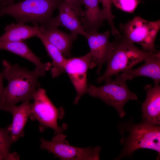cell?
Here are the masks:
<instances>
[{
    "label": "cell",
    "mask_w": 160,
    "mask_h": 160,
    "mask_svg": "<svg viewBox=\"0 0 160 160\" xmlns=\"http://www.w3.org/2000/svg\"><path fill=\"white\" fill-rule=\"evenodd\" d=\"M34 24L33 27L18 23L7 25L5 32L0 36V42L22 41L36 36L39 30L36 23Z\"/></svg>",
    "instance_id": "obj_18"
},
{
    "label": "cell",
    "mask_w": 160,
    "mask_h": 160,
    "mask_svg": "<svg viewBox=\"0 0 160 160\" xmlns=\"http://www.w3.org/2000/svg\"><path fill=\"white\" fill-rule=\"evenodd\" d=\"M132 120L131 119L118 124V129L122 136L120 143L123 148L115 159L131 156L135 151L142 148L155 150L158 154L157 159L159 158V125L151 124L143 120L135 124Z\"/></svg>",
    "instance_id": "obj_2"
},
{
    "label": "cell",
    "mask_w": 160,
    "mask_h": 160,
    "mask_svg": "<svg viewBox=\"0 0 160 160\" xmlns=\"http://www.w3.org/2000/svg\"><path fill=\"white\" fill-rule=\"evenodd\" d=\"M5 160L4 157L0 151V160Z\"/></svg>",
    "instance_id": "obj_26"
},
{
    "label": "cell",
    "mask_w": 160,
    "mask_h": 160,
    "mask_svg": "<svg viewBox=\"0 0 160 160\" xmlns=\"http://www.w3.org/2000/svg\"><path fill=\"white\" fill-rule=\"evenodd\" d=\"M103 5L102 9L105 20H106L111 28V32L112 34L116 37L120 36L119 31L115 28L113 21L115 17L111 12L112 0H99Z\"/></svg>",
    "instance_id": "obj_21"
},
{
    "label": "cell",
    "mask_w": 160,
    "mask_h": 160,
    "mask_svg": "<svg viewBox=\"0 0 160 160\" xmlns=\"http://www.w3.org/2000/svg\"><path fill=\"white\" fill-rule=\"evenodd\" d=\"M69 4L76 12L79 17H82L84 11L81 8L83 0H62Z\"/></svg>",
    "instance_id": "obj_23"
},
{
    "label": "cell",
    "mask_w": 160,
    "mask_h": 160,
    "mask_svg": "<svg viewBox=\"0 0 160 160\" xmlns=\"http://www.w3.org/2000/svg\"><path fill=\"white\" fill-rule=\"evenodd\" d=\"M16 0H0V7L5 6L14 4Z\"/></svg>",
    "instance_id": "obj_24"
},
{
    "label": "cell",
    "mask_w": 160,
    "mask_h": 160,
    "mask_svg": "<svg viewBox=\"0 0 160 160\" xmlns=\"http://www.w3.org/2000/svg\"><path fill=\"white\" fill-rule=\"evenodd\" d=\"M92 61L90 52L81 57L66 59L65 72L68 74L77 92L74 101L75 104H77L81 97L87 93V72L90 68Z\"/></svg>",
    "instance_id": "obj_9"
},
{
    "label": "cell",
    "mask_w": 160,
    "mask_h": 160,
    "mask_svg": "<svg viewBox=\"0 0 160 160\" xmlns=\"http://www.w3.org/2000/svg\"><path fill=\"white\" fill-rule=\"evenodd\" d=\"M145 63L135 69L132 68L116 75V79L126 81L138 76H146L153 80L154 84L160 81V56L145 60Z\"/></svg>",
    "instance_id": "obj_14"
},
{
    "label": "cell",
    "mask_w": 160,
    "mask_h": 160,
    "mask_svg": "<svg viewBox=\"0 0 160 160\" xmlns=\"http://www.w3.org/2000/svg\"><path fill=\"white\" fill-rule=\"evenodd\" d=\"M29 117L33 121L39 123V128L41 132L49 127L55 132V134L62 133L67 128L66 124L61 127L58 124V119L63 118L64 110L62 107L56 108L46 95L45 90L39 87L34 95Z\"/></svg>",
    "instance_id": "obj_5"
},
{
    "label": "cell",
    "mask_w": 160,
    "mask_h": 160,
    "mask_svg": "<svg viewBox=\"0 0 160 160\" xmlns=\"http://www.w3.org/2000/svg\"><path fill=\"white\" fill-rule=\"evenodd\" d=\"M105 81V84L100 87L89 85L87 93L114 107L120 118H122L126 114L124 108L125 104L131 100L137 101V97L129 89L126 81L116 78L113 80L110 79Z\"/></svg>",
    "instance_id": "obj_6"
},
{
    "label": "cell",
    "mask_w": 160,
    "mask_h": 160,
    "mask_svg": "<svg viewBox=\"0 0 160 160\" xmlns=\"http://www.w3.org/2000/svg\"><path fill=\"white\" fill-rule=\"evenodd\" d=\"M2 62V71L8 84L0 97V109L10 112L17 103L33 99L39 87L38 79L42 76L36 69L30 71L17 64L12 65L6 60Z\"/></svg>",
    "instance_id": "obj_1"
},
{
    "label": "cell",
    "mask_w": 160,
    "mask_h": 160,
    "mask_svg": "<svg viewBox=\"0 0 160 160\" xmlns=\"http://www.w3.org/2000/svg\"><path fill=\"white\" fill-rule=\"evenodd\" d=\"M99 0H83L85 10L81 18L86 33L97 30L105 20L102 10L99 7Z\"/></svg>",
    "instance_id": "obj_17"
},
{
    "label": "cell",
    "mask_w": 160,
    "mask_h": 160,
    "mask_svg": "<svg viewBox=\"0 0 160 160\" xmlns=\"http://www.w3.org/2000/svg\"><path fill=\"white\" fill-rule=\"evenodd\" d=\"M112 43V48L107 61L106 69L102 76L97 78L98 83L111 79L120 72L131 69L147 59L160 56V51L153 54L140 49L134 43L121 35Z\"/></svg>",
    "instance_id": "obj_3"
},
{
    "label": "cell",
    "mask_w": 160,
    "mask_h": 160,
    "mask_svg": "<svg viewBox=\"0 0 160 160\" xmlns=\"http://www.w3.org/2000/svg\"><path fill=\"white\" fill-rule=\"evenodd\" d=\"M42 41L52 60L51 73L53 78H57L65 73L66 58L61 52L50 43L39 31L36 36Z\"/></svg>",
    "instance_id": "obj_19"
},
{
    "label": "cell",
    "mask_w": 160,
    "mask_h": 160,
    "mask_svg": "<svg viewBox=\"0 0 160 160\" xmlns=\"http://www.w3.org/2000/svg\"><path fill=\"white\" fill-rule=\"evenodd\" d=\"M4 79L2 72L1 71L0 72V97L4 88L3 84Z\"/></svg>",
    "instance_id": "obj_25"
},
{
    "label": "cell",
    "mask_w": 160,
    "mask_h": 160,
    "mask_svg": "<svg viewBox=\"0 0 160 160\" xmlns=\"http://www.w3.org/2000/svg\"><path fill=\"white\" fill-rule=\"evenodd\" d=\"M66 137V135L60 133L56 134L51 141L41 138L40 139V148L47 150L49 153L54 154L55 157L61 160H99L101 147L81 148L73 146L65 139Z\"/></svg>",
    "instance_id": "obj_8"
},
{
    "label": "cell",
    "mask_w": 160,
    "mask_h": 160,
    "mask_svg": "<svg viewBox=\"0 0 160 160\" xmlns=\"http://www.w3.org/2000/svg\"><path fill=\"white\" fill-rule=\"evenodd\" d=\"M63 1L62 0H25L16 4L0 7V15H8L17 23H49L54 10Z\"/></svg>",
    "instance_id": "obj_4"
},
{
    "label": "cell",
    "mask_w": 160,
    "mask_h": 160,
    "mask_svg": "<svg viewBox=\"0 0 160 160\" xmlns=\"http://www.w3.org/2000/svg\"><path fill=\"white\" fill-rule=\"evenodd\" d=\"M140 0H112V3L117 8L129 13L133 12Z\"/></svg>",
    "instance_id": "obj_22"
},
{
    "label": "cell",
    "mask_w": 160,
    "mask_h": 160,
    "mask_svg": "<svg viewBox=\"0 0 160 160\" xmlns=\"http://www.w3.org/2000/svg\"><path fill=\"white\" fill-rule=\"evenodd\" d=\"M120 35L130 41L137 43L142 50L151 53L158 52L155 41L160 28V20L149 21L137 16L125 24L121 23Z\"/></svg>",
    "instance_id": "obj_7"
},
{
    "label": "cell",
    "mask_w": 160,
    "mask_h": 160,
    "mask_svg": "<svg viewBox=\"0 0 160 160\" xmlns=\"http://www.w3.org/2000/svg\"><path fill=\"white\" fill-rule=\"evenodd\" d=\"M39 28L41 33L57 48L65 57H71L72 44L76 39L77 36L65 33L57 27L49 24L41 25Z\"/></svg>",
    "instance_id": "obj_12"
},
{
    "label": "cell",
    "mask_w": 160,
    "mask_h": 160,
    "mask_svg": "<svg viewBox=\"0 0 160 160\" xmlns=\"http://www.w3.org/2000/svg\"><path fill=\"white\" fill-rule=\"evenodd\" d=\"M27 100L18 106L15 105L10 113L12 115V121L9 126L10 135L14 143L24 135V129L31 112L32 104Z\"/></svg>",
    "instance_id": "obj_16"
},
{
    "label": "cell",
    "mask_w": 160,
    "mask_h": 160,
    "mask_svg": "<svg viewBox=\"0 0 160 160\" xmlns=\"http://www.w3.org/2000/svg\"><path fill=\"white\" fill-rule=\"evenodd\" d=\"M13 143L10 137L9 126L4 128H0V151L5 160L20 159V157L17 153H10L11 147Z\"/></svg>",
    "instance_id": "obj_20"
},
{
    "label": "cell",
    "mask_w": 160,
    "mask_h": 160,
    "mask_svg": "<svg viewBox=\"0 0 160 160\" xmlns=\"http://www.w3.org/2000/svg\"><path fill=\"white\" fill-rule=\"evenodd\" d=\"M0 49L6 50L31 62L35 65V69L39 72L42 77L44 76L46 72L52 68L50 63H42L40 59L22 41L0 42Z\"/></svg>",
    "instance_id": "obj_15"
},
{
    "label": "cell",
    "mask_w": 160,
    "mask_h": 160,
    "mask_svg": "<svg viewBox=\"0 0 160 160\" xmlns=\"http://www.w3.org/2000/svg\"><path fill=\"white\" fill-rule=\"evenodd\" d=\"M110 32L107 31L104 33L97 30L87 33V40L92 57L90 68L97 66V73L100 74L102 67L107 62L112 48V43L109 41Z\"/></svg>",
    "instance_id": "obj_10"
},
{
    "label": "cell",
    "mask_w": 160,
    "mask_h": 160,
    "mask_svg": "<svg viewBox=\"0 0 160 160\" xmlns=\"http://www.w3.org/2000/svg\"><path fill=\"white\" fill-rule=\"evenodd\" d=\"M57 8L59 11L58 15L52 18L47 24L57 27L59 26H63L69 30L73 34L76 36L81 34L85 36L87 33L79 19V16L71 6L63 1L59 5Z\"/></svg>",
    "instance_id": "obj_13"
},
{
    "label": "cell",
    "mask_w": 160,
    "mask_h": 160,
    "mask_svg": "<svg viewBox=\"0 0 160 160\" xmlns=\"http://www.w3.org/2000/svg\"><path fill=\"white\" fill-rule=\"evenodd\" d=\"M144 88L147 96L142 104L143 120L150 124H160V86L159 84H154L153 87L147 84Z\"/></svg>",
    "instance_id": "obj_11"
}]
</instances>
